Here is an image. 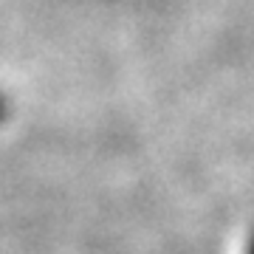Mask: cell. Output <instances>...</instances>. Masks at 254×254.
Wrapping results in <instances>:
<instances>
[{"label":"cell","instance_id":"6da1fadb","mask_svg":"<svg viewBox=\"0 0 254 254\" xmlns=\"http://www.w3.org/2000/svg\"><path fill=\"white\" fill-rule=\"evenodd\" d=\"M249 254H254V240H252V246H249Z\"/></svg>","mask_w":254,"mask_h":254}]
</instances>
